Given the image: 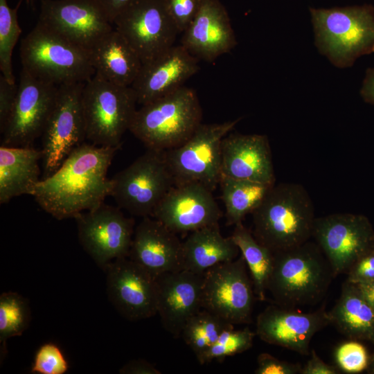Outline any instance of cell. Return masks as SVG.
Returning a JSON list of instances; mask_svg holds the SVG:
<instances>
[{
	"mask_svg": "<svg viewBox=\"0 0 374 374\" xmlns=\"http://www.w3.org/2000/svg\"><path fill=\"white\" fill-rule=\"evenodd\" d=\"M119 147L82 143L60 167L40 179L32 196L57 220L75 218L111 196L113 182L108 169Z\"/></svg>",
	"mask_w": 374,
	"mask_h": 374,
	"instance_id": "cell-1",
	"label": "cell"
},
{
	"mask_svg": "<svg viewBox=\"0 0 374 374\" xmlns=\"http://www.w3.org/2000/svg\"><path fill=\"white\" fill-rule=\"evenodd\" d=\"M251 214L253 235L273 252L296 247L312 237L314 208L299 184H274Z\"/></svg>",
	"mask_w": 374,
	"mask_h": 374,
	"instance_id": "cell-2",
	"label": "cell"
},
{
	"mask_svg": "<svg viewBox=\"0 0 374 374\" xmlns=\"http://www.w3.org/2000/svg\"><path fill=\"white\" fill-rule=\"evenodd\" d=\"M334 278L330 264L319 245L308 240L274 252L267 292L275 304L299 309L319 303Z\"/></svg>",
	"mask_w": 374,
	"mask_h": 374,
	"instance_id": "cell-3",
	"label": "cell"
},
{
	"mask_svg": "<svg viewBox=\"0 0 374 374\" xmlns=\"http://www.w3.org/2000/svg\"><path fill=\"white\" fill-rule=\"evenodd\" d=\"M319 52L336 67H350L374 53V6L371 4L309 9Z\"/></svg>",
	"mask_w": 374,
	"mask_h": 374,
	"instance_id": "cell-4",
	"label": "cell"
},
{
	"mask_svg": "<svg viewBox=\"0 0 374 374\" xmlns=\"http://www.w3.org/2000/svg\"><path fill=\"white\" fill-rule=\"evenodd\" d=\"M202 109L196 91L183 86L141 105L129 131L148 149L165 151L186 141L202 123Z\"/></svg>",
	"mask_w": 374,
	"mask_h": 374,
	"instance_id": "cell-5",
	"label": "cell"
},
{
	"mask_svg": "<svg viewBox=\"0 0 374 374\" xmlns=\"http://www.w3.org/2000/svg\"><path fill=\"white\" fill-rule=\"evenodd\" d=\"M19 55L24 70L57 86L85 82L95 74L89 51L39 22L21 39Z\"/></svg>",
	"mask_w": 374,
	"mask_h": 374,
	"instance_id": "cell-6",
	"label": "cell"
},
{
	"mask_svg": "<svg viewBox=\"0 0 374 374\" xmlns=\"http://www.w3.org/2000/svg\"><path fill=\"white\" fill-rule=\"evenodd\" d=\"M136 104L132 87L118 85L94 74L84 82L82 91L86 140L97 145L120 148Z\"/></svg>",
	"mask_w": 374,
	"mask_h": 374,
	"instance_id": "cell-7",
	"label": "cell"
},
{
	"mask_svg": "<svg viewBox=\"0 0 374 374\" xmlns=\"http://www.w3.org/2000/svg\"><path fill=\"white\" fill-rule=\"evenodd\" d=\"M240 119L201 123L183 143L163 151L175 184L199 183L213 191L221 178L222 140Z\"/></svg>",
	"mask_w": 374,
	"mask_h": 374,
	"instance_id": "cell-8",
	"label": "cell"
},
{
	"mask_svg": "<svg viewBox=\"0 0 374 374\" xmlns=\"http://www.w3.org/2000/svg\"><path fill=\"white\" fill-rule=\"evenodd\" d=\"M111 196L116 206L136 217H152L175 185L163 151L148 149L112 178Z\"/></svg>",
	"mask_w": 374,
	"mask_h": 374,
	"instance_id": "cell-9",
	"label": "cell"
},
{
	"mask_svg": "<svg viewBox=\"0 0 374 374\" xmlns=\"http://www.w3.org/2000/svg\"><path fill=\"white\" fill-rule=\"evenodd\" d=\"M242 255L203 274L202 308L235 325L251 321L255 292Z\"/></svg>",
	"mask_w": 374,
	"mask_h": 374,
	"instance_id": "cell-10",
	"label": "cell"
},
{
	"mask_svg": "<svg viewBox=\"0 0 374 374\" xmlns=\"http://www.w3.org/2000/svg\"><path fill=\"white\" fill-rule=\"evenodd\" d=\"M335 278L347 274L359 258L374 250V229L363 215L333 213L316 217L312 237Z\"/></svg>",
	"mask_w": 374,
	"mask_h": 374,
	"instance_id": "cell-11",
	"label": "cell"
},
{
	"mask_svg": "<svg viewBox=\"0 0 374 374\" xmlns=\"http://www.w3.org/2000/svg\"><path fill=\"white\" fill-rule=\"evenodd\" d=\"M113 24L136 52L143 64L173 46L179 33L165 0H136L115 18Z\"/></svg>",
	"mask_w": 374,
	"mask_h": 374,
	"instance_id": "cell-12",
	"label": "cell"
},
{
	"mask_svg": "<svg viewBox=\"0 0 374 374\" xmlns=\"http://www.w3.org/2000/svg\"><path fill=\"white\" fill-rule=\"evenodd\" d=\"M84 84L58 86L54 106L41 136L44 177L55 171L67 156L86 139L82 107Z\"/></svg>",
	"mask_w": 374,
	"mask_h": 374,
	"instance_id": "cell-13",
	"label": "cell"
},
{
	"mask_svg": "<svg viewBox=\"0 0 374 374\" xmlns=\"http://www.w3.org/2000/svg\"><path fill=\"white\" fill-rule=\"evenodd\" d=\"M75 219L81 246L99 266L104 269L118 258L128 257L134 220L118 206L103 202Z\"/></svg>",
	"mask_w": 374,
	"mask_h": 374,
	"instance_id": "cell-14",
	"label": "cell"
},
{
	"mask_svg": "<svg viewBox=\"0 0 374 374\" xmlns=\"http://www.w3.org/2000/svg\"><path fill=\"white\" fill-rule=\"evenodd\" d=\"M58 86L21 69L12 112L1 132V145L29 147L42 136L55 104Z\"/></svg>",
	"mask_w": 374,
	"mask_h": 374,
	"instance_id": "cell-15",
	"label": "cell"
},
{
	"mask_svg": "<svg viewBox=\"0 0 374 374\" xmlns=\"http://www.w3.org/2000/svg\"><path fill=\"white\" fill-rule=\"evenodd\" d=\"M109 301L129 321L157 314L156 278L129 257L118 258L104 269Z\"/></svg>",
	"mask_w": 374,
	"mask_h": 374,
	"instance_id": "cell-16",
	"label": "cell"
},
{
	"mask_svg": "<svg viewBox=\"0 0 374 374\" xmlns=\"http://www.w3.org/2000/svg\"><path fill=\"white\" fill-rule=\"evenodd\" d=\"M37 22L88 51L113 29L93 0H41Z\"/></svg>",
	"mask_w": 374,
	"mask_h": 374,
	"instance_id": "cell-17",
	"label": "cell"
},
{
	"mask_svg": "<svg viewBox=\"0 0 374 374\" xmlns=\"http://www.w3.org/2000/svg\"><path fill=\"white\" fill-rule=\"evenodd\" d=\"M330 324L325 305L308 312L277 304L268 305L256 319V333L263 341L296 352L310 354L314 335Z\"/></svg>",
	"mask_w": 374,
	"mask_h": 374,
	"instance_id": "cell-18",
	"label": "cell"
},
{
	"mask_svg": "<svg viewBox=\"0 0 374 374\" xmlns=\"http://www.w3.org/2000/svg\"><path fill=\"white\" fill-rule=\"evenodd\" d=\"M222 216L213 191L195 182L175 185L152 215L175 233L218 224Z\"/></svg>",
	"mask_w": 374,
	"mask_h": 374,
	"instance_id": "cell-19",
	"label": "cell"
},
{
	"mask_svg": "<svg viewBox=\"0 0 374 374\" xmlns=\"http://www.w3.org/2000/svg\"><path fill=\"white\" fill-rule=\"evenodd\" d=\"M203 274L180 269L156 278L157 314L161 324L179 337L189 319L202 308Z\"/></svg>",
	"mask_w": 374,
	"mask_h": 374,
	"instance_id": "cell-20",
	"label": "cell"
},
{
	"mask_svg": "<svg viewBox=\"0 0 374 374\" xmlns=\"http://www.w3.org/2000/svg\"><path fill=\"white\" fill-rule=\"evenodd\" d=\"M198 63L199 59L180 44L143 64L131 86L137 103L145 105L183 87L199 71Z\"/></svg>",
	"mask_w": 374,
	"mask_h": 374,
	"instance_id": "cell-21",
	"label": "cell"
},
{
	"mask_svg": "<svg viewBox=\"0 0 374 374\" xmlns=\"http://www.w3.org/2000/svg\"><path fill=\"white\" fill-rule=\"evenodd\" d=\"M222 176L274 185L276 178L267 136L229 132L222 142Z\"/></svg>",
	"mask_w": 374,
	"mask_h": 374,
	"instance_id": "cell-22",
	"label": "cell"
},
{
	"mask_svg": "<svg viewBox=\"0 0 374 374\" xmlns=\"http://www.w3.org/2000/svg\"><path fill=\"white\" fill-rule=\"evenodd\" d=\"M236 44L224 6L219 0H201L195 17L183 33L181 45L197 59L213 62Z\"/></svg>",
	"mask_w": 374,
	"mask_h": 374,
	"instance_id": "cell-23",
	"label": "cell"
},
{
	"mask_svg": "<svg viewBox=\"0 0 374 374\" xmlns=\"http://www.w3.org/2000/svg\"><path fill=\"white\" fill-rule=\"evenodd\" d=\"M177 233L152 217L136 226L128 257L155 278L181 269V246Z\"/></svg>",
	"mask_w": 374,
	"mask_h": 374,
	"instance_id": "cell-24",
	"label": "cell"
},
{
	"mask_svg": "<svg viewBox=\"0 0 374 374\" xmlns=\"http://www.w3.org/2000/svg\"><path fill=\"white\" fill-rule=\"evenodd\" d=\"M89 55L95 74L122 86L131 87L143 65L134 49L114 28L91 48Z\"/></svg>",
	"mask_w": 374,
	"mask_h": 374,
	"instance_id": "cell-25",
	"label": "cell"
},
{
	"mask_svg": "<svg viewBox=\"0 0 374 374\" xmlns=\"http://www.w3.org/2000/svg\"><path fill=\"white\" fill-rule=\"evenodd\" d=\"M41 150L29 147H0V204L32 195L40 181Z\"/></svg>",
	"mask_w": 374,
	"mask_h": 374,
	"instance_id": "cell-26",
	"label": "cell"
},
{
	"mask_svg": "<svg viewBox=\"0 0 374 374\" xmlns=\"http://www.w3.org/2000/svg\"><path fill=\"white\" fill-rule=\"evenodd\" d=\"M240 249L232 238L224 237L219 224L192 231L181 246V269L203 274L213 266L233 260Z\"/></svg>",
	"mask_w": 374,
	"mask_h": 374,
	"instance_id": "cell-27",
	"label": "cell"
},
{
	"mask_svg": "<svg viewBox=\"0 0 374 374\" xmlns=\"http://www.w3.org/2000/svg\"><path fill=\"white\" fill-rule=\"evenodd\" d=\"M330 323L352 340L374 344V310L354 283L346 280L339 299L329 311Z\"/></svg>",
	"mask_w": 374,
	"mask_h": 374,
	"instance_id": "cell-28",
	"label": "cell"
},
{
	"mask_svg": "<svg viewBox=\"0 0 374 374\" xmlns=\"http://www.w3.org/2000/svg\"><path fill=\"white\" fill-rule=\"evenodd\" d=\"M231 237L244 257L250 271L255 295L266 299L267 284L273 267L274 252L260 243L242 222L234 225Z\"/></svg>",
	"mask_w": 374,
	"mask_h": 374,
	"instance_id": "cell-29",
	"label": "cell"
},
{
	"mask_svg": "<svg viewBox=\"0 0 374 374\" xmlns=\"http://www.w3.org/2000/svg\"><path fill=\"white\" fill-rule=\"evenodd\" d=\"M219 184L228 225L242 222L244 216L260 205L274 186L223 176Z\"/></svg>",
	"mask_w": 374,
	"mask_h": 374,
	"instance_id": "cell-30",
	"label": "cell"
},
{
	"mask_svg": "<svg viewBox=\"0 0 374 374\" xmlns=\"http://www.w3.org/2000/svg\"><path fill=\"white\" fill-rule=\"evenodd\" d=\"M233 326L218 316L201 309L187 322L181 335L197 359L224 330L232 328Z\"/></svg>",
	"mask_w": 374,
	"mask_h": 374,
	"instance_id": "cell-31",
	"label": "cell"
},
{
	"mask_svg": "<svg viewBox=\"0 0 374 374\" xmlns=\"http://www.w3.org/2000/svg\"><path fill=\"white\" fill-rule=\"evenodd\" d=\"M30 321V310L27 301L14 292L0 296V346L1 360L6 354V341L21 336Z\"/></svg>",
	"mask_w": 374,
	"mask_h": 374,
	"instance_id": "cell-32",
	"label": "cell"
},
{
	"mask_svg": "<svg viewBox=\"0 0 374 374\" xmlns=\"http://www.w3.org/2000/svg\"><path fill=\"white\" fill-rule=\"evenodd\" d=\"M22 0L12 8L7 0H0V70L10 83H15L12 55L13 49L21 33L17 18V11Z\"/></svg>",
	"mask_w": 374,
	"mask_h": 374,
	"instance_id": "cell-33",
	"label": "cell"
},
{
	"mask_svg": "<svg viewBox=\"0 0 374 374\" xmlns=\"http://www.w3.org/2000/svg\"><path fill=\"white\" fill-rule=\"evenodd\" d=\"M256 333L249 328L234 330V328L224 330L217 339L197 359L204 364L215 359L219 362L249 350L253 345Z\"/></svg>",
	"mask_w": 374,
	"mask_h": 374,
	"instance_id": "cell-34",
	"label": "cell"
},
{
	"mask_svg": "<svg viewBox=\"0 0 374 374\" xmlns=\"http://www.w3.org/2000/svg\"><path fill=\"white\" fill-rule=\"evenodd\" d=\"M68 368V363L60 348L53 343H46L37 350L31 373L64 374Z\"/></svg>",
	"mask_w": 374,
	"mask_h": 374,
	"instance_id": "cell-35",
	"label": "cell"
},
{
	"mask_svg": "<svg viewBox=\"0 0 374 374\" xmlns=\"http://www.w3.org/2000/svg\"><path fill=\"white\" fill-rule=\"evenodd\" d=\"M335 356L338 366L346 373H359L368 365L366 348L355 340L339 345L335 350Z\"/></svg>",
	"mask_w": 374,
	"mask_h": 374,
	"instance_id": "cell-36",
	"label": "cell"
},
{
	"mask_svg": "<svg viewBox=\"0 0 374 374\" xmlns=\"http://www.w3.org/2000/svg\"><path fill=\"white\" fill-rule=\"evenodd\" d=\"M167 10L179 33H184L195 17L201 0H165Z\"/></svg>",
	"mask_w": 374,
	"mask_h": 374,
	"instance_id": "cell-37",
	"label": "cell"
},
{
	"mask_svg": "<svg viewBox=\"0 0 374 374\" xmlns=\"http://www.w3.org/2000/svg\"><path fill=\"white\" fill-rule=\"evenodd\" d=\"M256 374H296L300 373L302 366L280 360L271 355L262 353L257 358Z\"/></svg>",
	"mask_w": 374,
	"mask_h": 374,
	"instance_id": "cell-38",
	"label": "cell"
},
{
	"mask_svg": "<svg viewBox=\"0 0 374 374\" xmlns=\"http://www.w3.org/2000/svg\"><path fill=\"white\" fill-rule=\"evenodd\" d=\"M18 93V84L10 83L0 75V132H1L12 112Z\"/></svg>",
	"mask_w": 374,
	"mask_h": 374,
	"instance_id": "cell-39",
	"label": "cell"
},
{
	"mask_svg": "<svg viewBox=\"0 0 374 374\" xmlns=\"http://www.w3.org/2000/svg\"><path fill=\"white\" fill-rule=\"evenodd\" d=\"M347 274L346 280L354 284L374 281V250L355 262Z\"/></svg>",
	"mask_w": 374,
	"mask_h": 374,
	"instance_id": "cell-40",
	"label": "cell"
},
{
	"mask_svg": "<svg viewBox=\"0 0 374 374\" xmlns=\"http://www.w3.org/2000/svg\"><path fill=\"white\" fill-rule=\"evenodd\" d=\"M310 358L302 366L301 374H337L338 369L325 363L317 354L314 350H310Z\"/></svg>",
	"mask_w": 374,
	"mask_h": 374,
	"instance_id": "cell-41",
	"label": "cell"
},
{
	"mask_svg": "<svg viewBox=\"0 0 374 374\" xmlns=\"http://www.w3.org/2000/svg\"><path fill=\"white\" fill-rule=\"evenodd\" d=\"M136 0H93L107 19L113 24L115 18Z\"/></svg>",
	"mask_w": 374,
	"mask_h": 374,
	"instance_id": "cell-42",
	"label": "cell"
},
{
	"mask_svg": "<svg viewBox=\"0 0 374 374\" xmlns=\"http://www.w3.org/2000/svg\"><path fill=\"white\" fill-rule=\"evenodd\" d=\"M122 374H160L161 372L152 364L143 359L132 360L119 371Z\"/></svg>",
	"mask_w": 374,
	"mask_h": 374,
	"instance_id": "cell-43",
	"label": "cell"
},
{
	"mask_svg": "<svg viewBox=\"0 0 374 374\" xmlns=\"http://www.w3.org/2000/svg\"><path fill=\"white\" fill-rule=\"evenodd\" d=\"M360 95L366 103L374 105V68L366 71Z\"/></svg>",
	"mask_w": 374,
	"mask_h": 374,
	"instance_id": "cell-44",
	"label": "cell"
},
{
	"mask_svg": "<svg viewBox=\"0 0 374 374\" xmlns=\"http://www.w3.org/2000/svg\"><path fill=\"white\" fill-rule=\"evenodd\" d=\"M362 294L374 310V281L355 284Z\"/></svg>",
	"mask_w": 374,
	"mask_h": 374,
	"instance_id": "cell-45",
	"label": "cell"
},
{
	"mask_svg": "<svg viewBox=\"0 0 374 374\" xmlns=\"http://www.w3.org/2000/svg\"><path fill=\"white\" fill-rule=\"evenodd\" d=\"M368 368L370 373H374V353L368 362Z\"/></svg>",
	"mask_w": 374,
	"mask_h": 374,
	"instance_id": "cell-46",
	"label": "cell"
},
{
	"mask_svg": "<svg viewBox=\"0 0 374 374\" xmlns=\"http://www.w3.org/2000/svg\"><path fill=\"white\" fill-rule=\"evenodd\" d=\"M27 1H28V2H30V1L31 2L33 0H27Z\"/></svg>",
	"mask_w": 374,
	"mask_h": 374,
	"instance_id": "cell-47",
	"label": "cell"
}]
</instances>
